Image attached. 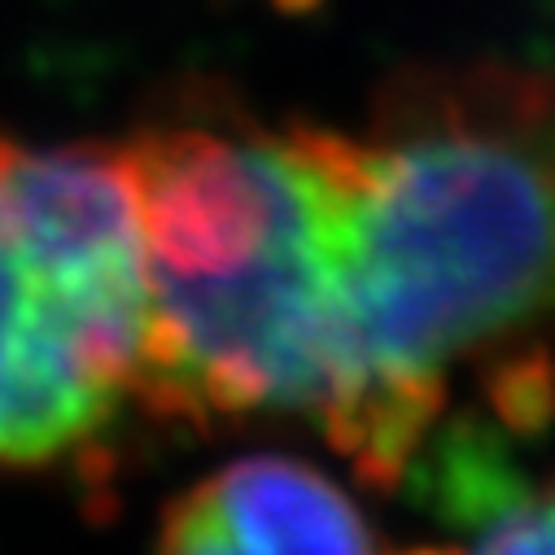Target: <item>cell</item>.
I'll list each match as a JSON object with an SVG mask.
<instances>
[{"label":"cell","mask_w":555,"mask_h":555,"mask_svg":"<svg viewBox=\"0 0 555 555\" xmlns=\"http://www.w3.org/2000/svg\"><path fill=\"white\" fill-rule=\"evenodd\" d=\"M354 154L346 398L324 438L389 490L442 421L451 367H555V75L398 70Z\"/></svg>","instance_id":"obj_1"},{"label":"cell","mask_w":555,"mask_h":555,"mask_svg":"<svg viewBox=\"0 0 555 555\" xmlns=\"http://www.w3.org/2000/svg\"><path fill=\"white\" fill-rule=\"evenodd\" d=\"M145 241L141 402L197 434L346 398L354 131L258 122L206 96L122 141Z\"/></svg>","instance_id":"obj_2"},{"label":"cell","mask_w":555,"mask_h":555,"mask_svg":"<svg viewBox=\"0 0 555 555\" xmlns=\"http://www.w3.org/2000/svg\"><path fill=\"white\" fill-rule=\"evenodd\" d=\"M145 241L122 145L0 131V468L96 447L141 389Z\"/></svg>","instance_id":"obj_3"},{"label":"cell","mask_w":555,"mask_h":555,"mask_svg":"<svg viewBox=\"0 0 555 555\" xmlns=\"http://www.w3.org/2000/svg\"><path fill=\"white\" fill-rule=\"evenodd\" d=\"M158 555H372V533L350 494L311 464L245 455L167 507Z\"/></svg>","instance_id":"obj_4"},{"label":"cell","mask_w":555,"mask_h":555,"mask_svg":"<svg viewBox=\"0 0 555 555\" xmlns=\"http://www.w3.org/2000/svg\"><path fill=\"white\" fill-rule=\"evenodd\" d=\"M503 438L507 434L494 421L460 415L447 425V434H438L434 451H421L411 460L406 473L421 481V494L442 520L490 529L533 494V486L512 464Z\"/></svg>","instance_id":"obj_5"},{"label":"cell","mask_w":555,"mask_h":555,"mask_svg":"<svg viewBox=\"0 0 555 555\" xmlns=\"http://www.w3.org/2000/svg\"><path fill=\"white\" fill-rule=\"evenodd\" d=\"M477 555H555V481L494 520Z\"/></svg>","instance_id":"obj_6"},{"label":"cell","mask_w":555,"mask_h":555,"mask_svg":"<svg viewBox=\"0 0 555 555\" xmlns=\"http://www.w3.org/2000/svg\"><path fill=\"white\" fill-rule=\"evenodd\" d=\"M398 555H460L455 546H415V551H398Z\"/></svg>","instance_id":"obj_7"}]
</instances>
